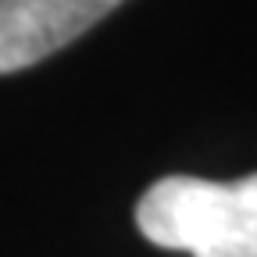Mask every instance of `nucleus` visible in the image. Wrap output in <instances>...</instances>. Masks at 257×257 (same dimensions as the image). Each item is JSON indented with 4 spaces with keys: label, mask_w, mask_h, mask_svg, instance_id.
I'll use <instances>...</instances> for the list:
<instances>
[{
    "label": "nucleus",
    "mask_w": 257,
    "mask_h": 257,
    "mask_svg": "<svg viewBox=\"0 0 257 257\" xmlns=\"http://www.w3.org/2000/svg\"><path fill=\"white\" fill-rule=\"evenodd\" d=\"M118 4L121 0H0V75L68 47Z\"/></svg>",
    "instance_id": "obj_2"
},
{
    "label": "nucleus",
    "mask_w": 257,
    "mask_h": 257,
    "mask_svg": "<svg viewBox=\"0 0 257 257\" xmlns=\"http://www.w3.org/2000/svg\"><path fill=\"white\" fill-rule=\"evenodd\" d=\"M140 232L193 257H257V172L236 182L157 179L136 204Z\"/></svg>",
    "instance_id": "obj_1"
}]
</instances>
